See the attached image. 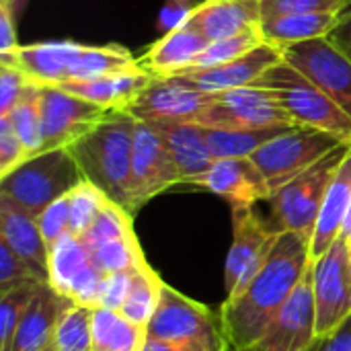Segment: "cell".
Returning a JSON list of instances; mask_svg holds the SVG:
<instances>
[{"instance_id":"52a82bcc","label":"cell","mask_w":351,"mask_h":351,"mask_svg":"<svg viewBox=\"0 0 351 351\" xmlns=\"http://www.w3.org/2000/svg\"><path fill=\"white\" fill-rule=\"evenodd\" d=\"M341 144L346 142L321 130L290 128L261 146L251 156V160L257 165L274 193L311 167H315Z\"/></svg>"},{"instance_id":"8fae6325","label":"cell","mask_w":351,"mask_h":351,"mask_svg":"<svg viewBox=\"0 0 351 351\" xmlns=\"http://www.w3.org/2000/svg\"><path fill=\"white\" fill-rule=\"evenodd\" d=\"M313 294L317 335L323 337L351 315L350 245L343 237H339L323 257L313 261Z\"/></svg>"},{"instance_id":"4316f807","label":"cell","mask_w":351,"mask_h":351,"mask_svg":"<svg viewBox=\"0 0 351 351\" xmlns=\"http://www.w3.org/2000/svg\"><path fill=\"white\" fill-rule=\"evenodd\" d=\"M146 343V327L130 321L121 311L93 308L90 351H144Z\"/></svg>"},{"instance_id":"f5cc1de1","label":"cell","mask_w":351,"mask_h":351,"mask_svg":"<svg viewBox=\"0 0 351 351\" xmlns=\"http://www.w3.org/2000/svg\"><path fill=\"white\" fill-rule=\"evenodd\" d=\"M350 280H351V247H350Z\"/></svg>"},{"instance_id":"ab89813d","label":"cell","mask_w":351,"mask_h":351,"mask_svg":"<svg viewBox=\"0 0 351 351\" xmlns=\"http://www.w3.org/2000/svg\"><path fill=\"white\" fill-rule=\"evenodd\" d=\"M27 284H41L31 267L4 243L0 241V294Z\"/></svg>"},{"instance_id":"836d02e7","label":"cell","mask_w":351,"mask_h":351,"mask_svg":"<svg viewBox=\"0 0 351 351\" xmlns=\"http://www.w3.org/2000/svg\"><path fill=\"white\" fill-rule=\"evenodd\" d=\"M66 197L70 206V234L82 239L90 230V226L95 224V220L99 218L109 199L101 189H97L88 181H82Z\"/></svg>"},{"instance_id":"484cf974","label":"cell","mask_w":351,"mask_h":351,"mask_svg":"<svg viewBox=\"0 0 351 351\" xmlns=\"http://www.w3.org/2000/svg\"><path fill=\"white\" fill-rule=\"evenodd\" d=\"M339 21H341V12L282 14L261 21V33L267 43L284 49L294 43L329 37Z\"/></svg>"},{"instance_id":"1f68e13d","label":"cell","mask_w":351,"mask_h":351,"mask_svg":"<svg viewBox=\"0 0 351 351\" xmlns=\"http://www.w3.org/2000/svg\"><path fill=\"white\" fill-rule=\"evenodd\" d=\"M90 259L105 271V274H119V271H136L146 267L148 261L140 249V243L134 234L119 237L105 241L93 249H88Z\"/></svg>"},{"instance_id":"ac0fdd59","label":"cell","mask_w":351,"mask_h":351,"mask_svg":"<svg viewBox=\"0 0 351 351\" xmlns=\"http://www.w3.org/2000/svg\"><path fill=\"white\" fill-rule=\"evenodd\" d=\"M84 43L76 41H41L21 45L10 58H0L2 64L16 66L31 82L39 86H62L70 82L72 68Z\"/></svg>"},{"instance_id":"3957f363","label":"cell","mask_w":351,"mask_h":351,"mask_svg":"<svg viewBox=\"0 0 351 351\" xmlns=\"http://www.w3.org/2000/svg\"><path fill=\"white\" fill-rule=\"evenodd\" d=\"M84 181L78 162L68 148L47 150L27 158L8 175L0 177V197L37 218L51 204L66 197Z\"/></svg>"},{"instance_id":"ba28073f","label":"cell","mask_w":351,"mask_h":351,"mask_svg":"<svg viewBox=\"0 0 351 351\" xmlns=\"http://www.w3.org/2000/svg\"><path fill=\"white\" fill-rule=\"evenodd\" d=\"M193 123L210 130L298 128L280 105L276 93L263 86H243L214 95Z\"/></svg>"},{"instance_id":"f907efd6","label":"cell","mask_w":351,"mask_h":351,"mask_svg":"<svg viewBox=\"0 0 351 351\" xmlns=\"http://www.w3.org/2000/svg\"><path fill=\"white\" fill-rule=\"evenodd\" d=\"M341 237H343V239L348 241V245L351 247V208H350V214H348V220H346V224H343Z\"/></svg>"},{"instance_id":"db71d44e","label":"cell","mask_w":351,"mask_h":351,"mask_svg":"<svg viewBox=\"0 0 351 351\" xmlns=\"http://www.w3.org/2000/svg\"><path fill=\"white\" fill-rule=\"evenodd\" d=\"M49 351H53V350H49Z\"/></svg>"},{"instance_id":"4dcf8cb0","label":"cell","mask_w":351,"mask_h":351,"mask_svg":"<svg viewBox=\"0 0 351 351\" xmlns=\"http://www.w3.org/2000/svg\"><path fill=\"white\" fill-rule=\"evenodd\" d=\"M29 156L41 154L43 146V119H41V86L31 82L23 99L6 115Z\"/></svg>"},{"instance_id":"ffe728a7","label":"cell","mask_w":351,"mask_h":351,"mask_svg":"<svg viewBox=\"0 0 351 351\" xmlns=\"http://www.w3.org/2000/svg\"><path fill=\"white\" fill-rule=\"evenodd\" d=\"M74 302L49 284H41L29 311L25 313L21 325L14 331L8 351H49L53 350L56 327L62 315Z\"/></svg>"},{"instance_id":"d590c367","label":"cell","mask_w":351,"mask_h":351,"mask_svg":"<svg viewBox=\"0 0 351 351\" xmlns=\"http://www.w3.org/2000/svg\"><path fill=\"white\" fill-rule=\"evenodd\" d=\"M41 284H27L0 294V351H8L16 327L29 311Z\"/></svg>"},{"instance_id":"5b68a950","label":"cell","mask_w":351,"mask_h":351,"mask_svg":"<svg viewBox=\"0 0 351 351\" xmlns=\"http://www.w3.org/2000/svg\"><path fill=\"white\" fill-rule=\"evenodd\" d=\"M350 148L351 144H341L315 167L271 193L269 202H265L269 204V216L265 222L274 232H296L308 241L313 239L329 183Z\"/></svg>"},{"instance_id":"9a60e30c","label":"cell","mask_w":351,"mask_h":351,"mask_svg":"<svg viewBox=\"0 0 351 351\" xmlns=\"http://www.w3.org/2000/svg\"><path fill=\"white\" fill-rule=\"evenodd\" d=\"M317 335L313 265L251 351H311Z\"/></svg>"},{"instance_id":"74e56055","label":"cell","mask_w":351,"mask_h":351,"mask_svg":"<svg viewBox=\"0 0 351 351\" xmlns=\"http://www.w3.org/2000/svg\"><path fill=\"white\" fill-rule=\"evenodd\" d=\"M351 0H261V21L282 14L343 12Z\"/></svg>"},{"instance_id":"d6986e66","label":"cell","mask_w":351,"mask_h":351,"mask_svg":"<svg viewBox=\"0 0 351 351\" xmlns=\"http://www.w3.org/2000/svg\"><path fill=\"white\" fill-rule=\"evenodd\" d=\"M0 241L31 267L41 284H49V245L39 230L37 218L6 197H0Z\"/></svg>"},{"instance_id":"60d3db41","label":"cell","mask_w":351,"mask_h":351,"mask_svg":"<svg viewBox=\"0 0 351 351\" xmlns=\"http://www.w3.org/2000/svg\"><path fill=\"white\" fill-rule=\"evenodd\" d=\"M31 80L12 64L0 62V117H6L23 99Z\"/></svg>"},{"instance_id":"c3c4849f","label":"cell","mask_w":351,"mask_h":351,"mask_svg":"<svg viewBox=\"0 0 351 351\" xmlns=\"http://www.w3.org/2000/svg\"><path fill=\"white\" fill-rule=\"evenodd\" d=\"M144 351H206L197 346H175V343H160V341H148Z\"/></svg>"},{"instance_id":"f35d334b","label":"cell","mask_w":351,"mask_h":351,"mask_svg":"<svg viewBox=\"0 0 351 351\" xmlns=\"http://www.w3.org/2000/svg\"><path fill=\"white\" fill-rule=\"evenodd\" d=\"M105 278H107V274L90 259V263L70 284V288L66 292V298H70L78 306L99 308V300H101V290H103Z\"/></svg>"},{"instance_id":"7a4b0ae2","label":"cell","mask_w":351,"mask_h":351,"mask_svg":"<svg viewBox=\"0 0 351 351\" xmlns=\"http://www.w3.org/2000/svg\"><path fill=\"white\" fill-rule=\"evenodd\" d=\"M134 132L136 117L115 111L68 150L84 181L101 189L109 202L134 216Z\"/></svg>"},{"instance_id":"6da1fadb","label":"cell","mask_w":351,"mask_h":351,"mask_svg":"<svg viewBox=\"0 0 351 351\" xmlns=\"http://www.w3.org/2000/svg\"><path fill=\"white\" fill-rule=\"evenodd\" d=\"M311 265V241L296 232H284L251 284L237 298L224 300L220 323L228 343L253 350Z\"/></svg>"},{"instance_id":"603a6c76","label":"cell","mask_w":351,"mask_h":351,"mask_svg":"<svg viewBox=\"0 0 351 351\" xmlns=\"http://www.w3.org/2000/svg\"><path fill=\"white\" fill-rule=\"evenodd\" d=\"M208 45L210 41L197 29L183 23L177 29L165 33L158 41H154L148 51L138 60L140 66L152 76H175L193 68Z\"/></svg>"},{"instance_id":"8992f818","label":"cell","mask_w":351,"mask_h":351,"mask_svg":"<svg viewBox=\"0 0 351 351\" xmlns=\"http://www.w3.org/2000/svg\"><path fill=\"white\" fill-rule=\"evenodd\" d=\"M148 341L197 346L206 351H224L228 346L222 323L204 304L165 284L158 308L146 327Z\"/></svg>"},{"instance_id":"816d5d0a","label":"cell","mask_w":351,"mask_h":351,"mask_svg":"<svg viewBox=\"0 0 351 351\" xmlns=\"http://www.w3.org/2000/svg\"><path fill=\"white\" fill-rule=\"evenodd\" d=\"M224 351H251V350H241V348H234V346H230V343H228Z\"/></svg>"},{"instance_id":"7bdbcfd3","label":"cell","mask_w":351,"mask_h":351,"mask_svg":"<svg viewBox=\"0 0 351 351\" xmlns=\"http://www.w3.org/2000/svg\"><path fill=\"white\" fill-rule=\"evenodd\" d=\"M37 224H39V230H41V234H43L47 245H53L62 237L70 234V206H68V197L58 199L43 214H39L37 216Z\"/></svg>"},{"instance_id":"7c38bea8","label":"cell","mask_w":351,"mask_h":351,"mask_svg":"<svg viewBox=\"0 0 351 351\" xmlns=\"http://www.w3.org/2000/svg\"><path fill=\"white\" fill-rule=\"evenodd\" d=\"M134 206L136 212L152 197L181 185L177 162L154 123L136 119L134 132Z\"/></svg>"},{"instance_id":"b9f144b4","label":"cell","mask_w":351,"mask_h":351,"mask_svg":"<svg viewBox=\"0 0 351 351\" xmlns=\"http://www.w3.org/2000/svg\"><path fill=\"white\" fill-rule=\"evenodd\" d=\"M27 158L31 156L23 146V142L19 140L16 132L12 130L8 117H0V177L14 171Z\"/></svg>"},{"instance_id":"30bf717a","label":"cell","mask_w":351,"mask_h":351,"mask_svg":"<svg viewBox=\"0 0 351 351\" xmlns=\"http://www.w3.org/2000/svg\"><path fill=\"white\" fill-rule=\"evenodd\" d=\"M113 113L115 111L88 103L62 86H41V152L70 148Z\"/></svg>"},{"instance_id":"e0dca14e","label":"cell","mask_w":351,"mask_h":351,"mask_svg":"<svg viewBox=\"0 0 351 351\" xmlns=\"http://www.w3.org/2000/svg\"><path fill=\"white\" fill-rule=\"evenodd\" d=\"M282 60H284V49L265 41L228 64L214 66V68H189L175 76L187 78L191 84H195L199 90L208 95H220L232 88L253 86L269 68H274Z\"/></svg>"},{"instance_id":"83f0119b","label":"cell","mask_w":351,"mask_h":351,"mask_svg":"<svg viewBox=\"0 0 351 351\" xmlns=\"http://www.w3.org/2000/svg\"><path fill=\"white\" fill-rule=\"evenodd\" d=\"M290 128H267V130H210L206 138L214 160L220 158H251L261 146Z\"/></svg>"},{"instance_id":"f546056e","label":"cell","mask_w":351,"mask_h":351,"mask_svg":"<svg viewBox=\"0 0 351 351\" xmlns=\"http://www.w3.org/2000/svg\"><path fill=\"white\" fill-rule=\"evenodd\" d=\"M162 286H165V282L150 265L132 271L130 292H128L121 313L130 321H134L142 327H148V323L152 321V317L158 308Z\"/></svg>"},{"instance_id":"681fc988","label":"cell","mask_w":351,"mask_h":351,"mask_svg":"<svg viewBox=\"0 0 351 351\" xmlns=\"http://www.w3.org/2000/svg\"><path fill=\"white\" fill-rule=\"evenodd\" d=\"M2 2L8 4V8L14 12V16H16V21H19V16L23 14V10H25V6H27L29 0H2Z\"/></svg>"},{"instance_id":"4fadbf2b","label":"cell","mask_w":351,"mask_h":351,"mask_svg":"<svg viewBox=\"0 0 351 351\" xmlns=\"http://www.w3.org/2000/svg\"><path fill=\"white\" fill-rule=\"evenodd\" d=\"M214 95L199 90L183 76H165L150 82V86L125 111L132 117L148 123L195 121Z\"/></svg>"},{"instance_id":"d4e9b609","label":"cell","mask_w":351,"mask_h":351,"mask_svg":"<svg viewBox=\"0 0 351 351\" xmlns=\"http://www.w3.org/2000/svg\"><path fill=\"white\" fill-rule=\"evenodd\" d=\"M351 208V148L337 167L329 189L325 193V202L311 239V255L313 261L323 257L331 245L341 237L343 224L348 220Z\"/></svg>"},{"instance_id":"d6a6232c","label":"cell","mask_w":351,"mask_h":351,"mask_svg":"<svg viewBox=\"0 0 351 351\" xmlns=\"http://www.w3.org/2000/svg\"><path fill=\"white\" fill-rule=\"evenodd\" d=\"M93 308L72 304L60 319L53 337V351H90Z\"/></svg>"},{"instance_id":"7402d4cb","label":"cell","mask_w":351,"mask_h":351,"mask_svg":"<svg viewBox=\"0 0 351 351\" xmlns=\"http://www.w3.org/2000/svg\"><path fill=\"white\" fill-rule=\"evenodd\" d=\"M152 80L154 76L148 70L136 66L93 80L66 82L62 84V88L109 111H128L136 103V99L150 86Z\"/></svg>"},{"instance_id":"5bb4252c","label":"cell","mask_w":351,"mask_h":351,"mask_svg":"<svg viewBox=\"0 0 351 351\" xmlns=\"http://www.w3.org/2000/svg\"><path fill=\"white\" fill-rule=\"evenodd\" d=\"M284 60L319 84L351 117V62L327 37L284 47Z\"/></svg>"},{"instance_id":"8d00e7d4","label":"cell","mask_w":351,"mask_h":351,"mask_svg":"<svg viewBox=\"0 0 351 351\" xmlns=\"http://www.w3.org/2000/svg\"><path fill=\"white\" fill-rule=\"evenodd\" d=\"M128 234H134L132 214L125 212L123 208L115 206L113 202H107V206L103 208V212L99 214V218L95 220L90 230L82 237V241H84L86 249H93L105 241L128 237Z\"/></svg>"},{"instance_id":"cb8c5ba5","label":"cell","mask_w":351,"mask_h":351,"mask_svg":"<svg viewBox=\"0 0 351 351\" xmlns=\"http://www.w3.org/2000/svg\"><path fill=\"white\" fill-rule=\"evenodd\" d=\"M162 134L181 175V185L193 187V183L208 173V169L216 162L208 138L206 128L191 121H175V123H154Z\"/></svg>"},{"instance_id":"2e32d148","label":"cell","mask_w":351,"mask_h":351,"mask_svg":"<svg viewBox=\"0 0 351 351\" xmlns=\"http://www.w3.org/2000/svg\"><path fill=\"white\" fill-rule=\"evenodd\" d=\"M193 187L224 197L232 208H255L271 197L265 177L251 158H220Z\"/></svg>"},{"instance_id":"f6af8a7d","label":"cell","mask_w":351,"mask_h":351,"mask_svg":"<svg viewBox=\"0 0 351 351\" xmlns=\"http://www.w3.org/2000/svg\"><path fill=\"white\" fill-rule=\"evenodd\" d=\"M19 47L16 16L8 8V4L0 0V58H10Z\"/></svg>"},{"instance_id":"f1b7e54d","label":"cell","mask_w":351,"mask_h":351,"mask_svg":"<svg viewBox=\"0 0 351 351\" xmlns=\"http://www.w3.org/2000/svg\"><path fill=\"white\" fill-rule=\"evenodd\" d=\"M90 263V253L80 237L66 234L49 245V286L66 296L76 276Z\"/></svg>"},{"instance_id":"277c9868","label":"cell","mask_w":351,"mask_h":351,"mask_svg":"<svg viewBox=\"0 0 351 351\" xmlns=\"http://www.w3.org/2000/svg\"><path fill=\"white\" fill-rule=\"evenodd\" d=\"M253 86L274 90L280 105L298 128L321 130L351 144L350 115L319 84H315L286 60L269 68Z\"/></svg>"},{"instance_id":"7dc6e473","label":"cell","mask_w":351,"mask_h":351,"mask_svg":"<svg viewBox=\"0 0 351 351\" xmlns=\"http://www.w3.org/2000/svg\"><path fill=\"white\" fill-rule=\"evenodd\" d=\"M327 39L351 62V2L350 6L341 12V21L337 23V27L331 31V35Z\"/></svg>"},{"instance_id":"ee69618b","label":"cell","mask_w":351,"mask_h":351,"mask_svg":"<svg viewBox=\"0 0 351 351\" xmlns=\"http://www.w3.org/2000/svg\"><path fill=\"white\" fill-rule=\"evenodd\" d=\"M130 282H132V271H119V274H107L101 290V308L109 311H121L123 302L130 292Z\"/></svg>"},{"instance_id":"44dd1931","label":"cell","mask_w":351,"mask_h":351,"mask_svg":"<svg viewBox=\"0 0 351 351\" xmlns=\"http://www.w3.org/2000/svg\"><path fill=\"white\" fill-rule=\"evenodd\" d=\"M210 43L261 27V0H202L185 21Z\"/></svg>"},{"instance_id":"9c48e42d","label":"cell","mask_w":351,"mask_h":351,"mask_svg":"<svg viewBox=\"0 0 351 351\" xmlns=\"http://www.w3.org/2000/svg\"><path fill=\"white\" fill-rule=\"evenodd\" d=\"M282 234L274 232L255 208H232V247L226 257V300L237 298L269 259Z\"/></svg>"},{"instance_id":"e575fe53","label":"cell","mask_w":351,"mask_h":351,"mask_svg":"<svg viewBox=\"0 0 351 351\" xmlns=\"http://www.w3.org/2000/svg\"><path fill=\"white\" fill-rule=\"evenodd\" d=\"M261 43H265L263 33H261V27L249 29L245 33H239V35H232V37H226V39L212 41L204 49V53L197 58V62H195L193 68H214V66L228 64V62H232V60L249 53L251 49H255Z\"/></svg>"},{"instance_id":"bcb514c9","label":"cell","mask_w":351,"mask_h":351,"mask_svg":"<svg viewBox=\"0 0 351 351\" xmlns=\"http://www.w3.org/2000/svg\"><path fill=\"white\" fill-rule=\"evenodd\" d=\"M311 351H351V315L337 329L319 337Z\"/></svg>"}]
</instances>
